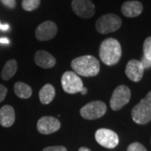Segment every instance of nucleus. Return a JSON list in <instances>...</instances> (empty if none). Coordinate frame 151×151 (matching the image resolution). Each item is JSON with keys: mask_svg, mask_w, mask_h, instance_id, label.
Instances as JSON below:
<instances>
[{"mask_svg": "<svg viewBox=\"0 0 151 151\" xmlns=\"http://www.w3.org/2000/svg\"><path fill=\"white\" fill-rule=\"evenodd\" d=\"M122 55L120 43L113 38L103 40L99 49V56L103 63L107 65H116Z\"/></svg>", "mask_w": 151, "mask_h": 151, "instance_id": "obj_1", "label": "nucleus"}, {"mask_svg": "<svg viewBox=\"0 0 151 151\" xmlns=\"http://www.w3.org/2000/svg\"><path fill=\"white\" fill-rule=\"evenodd\" d=\"M71 68L77 75L82 76H95L100 71V63L92 55H83L72 60Z\"/></svg>", "mask_w": 151, "mask_h": 151, "instance_id": "obj_2", "label": "nucleus"}, {"mask_svg": "<svg viewBox=\"0 0 151 151\" xmlns=\"http://www.w3.org/2000/svg\"><path fill=\"white\" fill-rule=\"evenodd\" d=\"M132 119L136 124H146L151 121V92L132 109Z\"/></svg>", "mask_w": 151, "mask_h": 151, "instance_id": "obj_3", "label": "nucleus"}, {"mask_svg": "<svg viewBox=\"0 0 151 151\" xmlns=\"http://www.w3.org/2000/svg\"><path fill=\"white\" fill-rule=\"evenodd\" d=\"M122 25L120 17L114 14H108L101 16L96 22V29L100 34L117 31Z\"/></svg>", "mask_w": 151, "mask_h": 151, "instance_id": "obj_4", "label": "nucleus"}, {"mask_svg": "<svg viewBox=\"0 0 151 151\" xmlns=\"http://www.w3.org/2000/svg\"><path fill=\"white\" fill-rule=\"evenodd\" d=\"M131 91L125 85H120L115 88L110 99V107L114 111L120 110L129 102Z\"/></svg>", "mask_w": 151, "mask_h": 151, "instance_id": "obj_5", "label": "nucleus"}, {"mask_svg": "<svg viewBox=\"0 0 151 151\" xmlns=\"http://www.w3.org/2000/svg\"><path fill=\"white\" fill-rule=\"evenodd\" d=\"M107 112V106L102 101H93L83 106L80 110V114L83 119L87 120L97 119Z\"/></svg>", "mask_w": 151, "mask_h": 151, "instance_id": "obj_6", "label": "nucleus"}, {"mask_svg": "<svg viewBox=\"0 0 151 151\" xmlns=\"http://www.w3.org/2000/svg\"><path fill=\"white\" fill-rule=\"evenodd\" d=\"M61 85L63 90L69 94L80 92L83 88V82L74 71H65L61 76Z\"/></svg>", "mask_w": 151, "mask_h": 151, "instance_id": "obj_7", "label": "nucleus"}, {"mask_svg": "<svg viewBox=\"0 0 151 151\" xmlns=\"http://www.w3.org/2000/svg\"><path fill=\"white\" fill-rule=\"evenodd\" d=\"M95 139L97 143L103 147L113 149L119 145V139L118 134L111 129H100L95 133Z\"/></svg>", "mask_w": 151, "mask_h": 151, "instance_id": "obj_8", "label": "nucleus"}, {"mask_svg": "<svg viewBox=\"0 0 151 151\" xmlns=\"http://www.w3.org/2000/svg\"><path fill=\"white\" fill-rule=\"evenodd\" d=\"M72 10L77 16L89 19L95 14V6L91 0H72Z\"/></svg>", "mask_w": 151, "mask_h": 151, "instance_id": "obj_9", "label": "nucleus"}, {"mask_svg": "<svg viewBox=\"0 0 151 151\" xmlns=\"http://www.w3.org/2000/svg\"><path fill=\"white\" fill-rule=\"evenodd\" d=\"M60 123L57 119L50 116H45L39 119L37 123L38 131L42 134H50L58 131Z\"/></svg>", "mask_w": 151, "mask_h": 151, "instance_id": "obj_10", "label": "nucleus"}, {"mask_svg": "<svg viewBox=\"0 0 151 151\" xmlns=\"http://www.w3.org/2000/svg\"><path fill=\"white\" fill-rule=\"evenodd\" d=\"M57 26L52 21H45L40 24L35 30V37L40 41L50 40L56 35Z\"/></svg>", "mask_w": 151, "mask_h": 151, "instance_id": "obj_11", "label": "nucleus"}, {"mask_svg": "<svg viewBox=\"0 0 151 151\" xmlns=\"http://www.w3.org/2000/svg\"><path fill=\"white\" fill-rule=\"evenodd\" d=\"M145 67L142 62L138 60H131L126 65L125 73L131 81L138 82L144 76Z\"/></svg>", "mask_w": 151, "mask_h": 151, "instance_id": "obj_12", "label": "nucleus"}, {"mask_svg": "<svg viewBox=\"0 0 151 151\" xmlns=\"http://www.w3.org/2000/svg\"><path fill=\"white\" fill-rule=\"evenodd\" d=\"M121 11L124 16L134 18L140 15L143 12V4L139 1H128L122 5Z\"/></svg>", "mask_w": 151, "mask_h": 151, "instance_id": "obj_13", "label": "nucleus"}, {"mask_svg": "<svg viewBox=\"0 0 151 151\" xmlns=\"http://www.w3.org/2000/svg\"><path fill=\"white\" fill-rule=\"evenodd\" d=\"M35 61L39 66L45 69L51 68L56 63V60L54 56L45 50H39L35 53Z\"/></svg>", "mask_w": 151, "mask_h": 151, "instance_id": "obj_14", "label": "nucleus"}, {"mask_svg": "<svg viewBox=\"0 0 151 151\" xmlns=\"http://www.w3.org/2000/svg\"><path fill=\"white\" fill-rule=\"evenodd\" d=\"M15 121V112L10 105H4L0 108V125L9 128Z\"/></svg>", "mask_w": 151, "mask_h": 151, "instance_id": "obj_15", "label": "nucleus"}, {"mask_svg": "<svg viewBox=\"0 0 151 151\" xmlns=\"http://www.w3.org/2000/svg\"><path fill=\"white\" fill-rule=\"evenodd\" d=\"M55 96V90L51 84H45L40 89L39 93L40 101L43 104H49L51 103L54 99Z\"/></svg>", "mask_w": 151, "mask_h": 151, "instance_id": "obj_16", "label": "nucleus"}, {"mask_svg": "<svg viewBox=\"0 0 151 151\" xmlns=\"http://www.w3.org/2000/svg\"><path fill=\"white\" fill-rule=\"evenodd\" d=\"M14 91L17 96L23 99H28L32 95L31 87L21 81H18L14 86Z\"/></svg>", "mask_w": 151, "mask_h": 151, "instance_id": "obj_17", "label": "nucleus"}, {"mask_svg": "<svg viewBox=\"0 0 151 151\" xmlns=\"http://www.w3.org/2000/svg\"><path fill=\"white\" fill-rule=\"evenodd\" d=\"M17 61L15 60H9L5 63L2 70L1 76L4 81H8L15 75L17 71Z\"/></svg>", "mask_w": 151, "mask_h": 151, "instance_id": "obj_18", "label": "nucleus"}, {"mask_svg": "<svg viewBox=\"0 0 151 151\" xmlns=\"http://www.w3.org/2000/svg\"><path fill=\"white\" fill-rule=\"evenodd\" d=\"M40 4V0H23L22 7L25 11H33L36 9Z\"/></svg>", "mask_w": 151, "mask_h": 151, "instance_id": "obj_19", "label": "nucleus"}, {"mask_svg": "<svg viewBox=\"0 0 151 151\" xmlns=\"http://www.w3.org/2000/svg\"><path fill=\"white\" fill-rule=\"evenodd\" d=\"M144 57L151 61V36L148 37L144 43Z\"/></svg>", "mask_w": 151, "mask_h": 151, "instance_id": "obj_20", "label": "nucleus"}, {"mask_svg": "<svg viewBox=\"0 0 151 151\" xmlns=\"http://www.w3.org/2000/svg\"><path fill=\"white\" fill-rule=\"evenodd\" d=\"M127 151H147L145 149V147L141 145L140 143H133L131 144L129 147H128V150Z\"/></svg>", "mask_w": 151, "mask_h": 151, "instance_id": "obj_21", "label": "nucleus"}, {"mask_svg": "<svg viewBox=\"0 0 151 151\" xmlns=\"http://www.w3.org/2000/svg\"><path fill=\"white\" fill-rule=\"evenodd\" d=\"M43 151H67V150L64 146H50L45 148Z\"/></svg>", "mask_w": 151, "mask_h": 151, "instance_id": "obj_22", "label": "nucleus"}, {"mask_svg": "<svg viewBox=\"0 0 151 151\" xmlns=\"http://www.w3.org/2000/svg\"><path fill=\"white\" fill-rule=\"evenodd\" d=\"M8 93V89L5 86L0 84V103H2Z\"/></svg>", "mask_w": 151, "mask_h": 151, "instance_id": "obj_23", "label": "nucleus"}, {"mask_svg": "<svg viewBox=\"0 0 151 151\" xmlns=\"http://www.w3.org/2000/svg\"><path fill=\"white\" fill-rule=\"evenodd\" d=\"M2 2L6 7H8L9 9H14L16 5L15 0H2Z\"/></svg>", "mask_w": 151, "mask_h": 151, "instance_id": "obj_24", "label": "nucleus"}, {"mask_svg": "<svg viewBox=\"0 0 151 151\" xmlns=\"http://www.w3.org/2000/svg\"><path fill=\"white\" fill-rule=\"evenodd\" d=\"M9 29V25L8 24H0V29L3 30V31H6Z\"/></svg>", "mask_w": 151, "mask_h": 151, "instance_id": "obj_25", "label": "nucleus"}, {"mask_svg": "<svg viewBox=\"0 0 151 151\" xmlns=\"http://www.w3.org/2000/svg\"><path fill=\"white\" fill-rule=\"evenodd\" d=\"M0 43L2 44H9V40L7 38H0Z\"/></svg>", "mask_w": 151, "mask_h": 151, "instance_id": "obj_26", "label": "nucleus"}, {"mask_svg": "<svg viewBox=\"0 0 151 151\" xmlns=\"http://www.w3.org/2000/svg\"><path fill=\"white\" fill-rule=\"evenodd\" d=\"M81 92V95H86V92H87V89H86V87H84V86H83V88L81 89V92Z\"/></svg>", "mask_w": 151, "mask_h": 151, "instance_id": "obj_27", "label": "nucleus"}, {"mask_svg": "<svg viewBox=\"0 0 151 151\" xmlns=\"http://www.w3.org/2000/svg\"><path fill=\"white\" fill-rule=\"evenodd\" d=\"M78 151H91V150H90L88 148H86V147H81Z\"/></svg>", "mask_w": 151, "mask_h": 151, "instance_id": "obj_28", "label": "nucleus"}, {"mask_svg": "<svg viewBox=\"0 0 151 151\" xmlns=\"http://www.w3.org/2000/svg\"><path fill=\"white\" fill-rule=\"evenodd\" d=\"M0 24H1V22H0Z\"/></svg>", "mask_w": 151, "mask_h": 151, "instance_id": "obj_29", "label": "nucleus"}]
</instances>
